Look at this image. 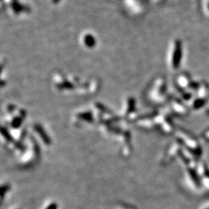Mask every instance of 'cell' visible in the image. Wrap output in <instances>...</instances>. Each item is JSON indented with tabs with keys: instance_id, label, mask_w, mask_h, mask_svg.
<instances>
[{
	"instance_id": "obj_2",
	"label": "cell",
	"mask_w": 209,
	"mask_h": 209,
	"mask_svg": "<svg viewBox=\"0 0 209 209\" xmlns=\"http://www.w3.org/2000/svg\"><path fill=\"white\" fill-rule=\"evenodd\" d=\"M85 44H87V46L88 47H92L94 46L95 44V40L90 35H88V36H85Z\"/></svg>"
},
{
	"instance_id": "obj_1",
	"label": "cell",
	"mask_w": 209,
	"mask_h": 209,
	"mask_svg": "<svg viewBox=\"0 0 209 209\" xmlns=\"http://www.w3.org/2000/svg\"><path fill=\"white\" fill-rule=\"evenodd\" d=\"M180 56H181V48H180V44L177 42L176 44V48L174 50V54L173 57V65L174 67H177L179 65L180 60Z\"/></svg>"
}]
</instances>
